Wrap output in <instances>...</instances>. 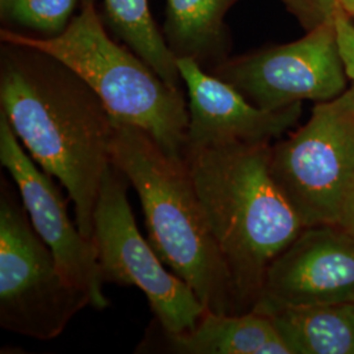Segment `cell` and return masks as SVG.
I'll return each mask as SVG.
<instances>
[{"label":"cell","mask_w":354,"mask_h":354,"mask_svg":"<svg viewBox=\"0 0 354 354\" xmlns=\"http://www.w3.org/2000/svg\"><path fill=\"white\" fill-rule=\"evenodd\" d=\"M0 104L29 155L70 194L76 226L93 241V213L111 165L115 118L99 95L46 53L3 42Z\"/></svg>","instance_id":"1"},{"label":"cell","mask_w":354,"mask_h":354,"mask_svg":"<svg viewBox=\"0 0 354 354\" xmlns=\"http://www.w3.org/2000/svg\"><path fill=\"white\" fill-rule=\"evenodd\" d=\"M270 146L216 143L184 151L230 272L236 314L252 310L269 266L306 228L270 174Z\"/></svg>","instance_id":"2"},{"label":"cell","mask_w":354,"mask_h":354,"mask_svg":"<svg viewBox=\"0 0 354 354\" xmlns=\"http://www.w3.org/2000/svg\"><path fill=\"white\" fill-rule=\"evenodd\" d=\"M111 163L137 192L147 241L163 264L207 311L236 314L230 272L185 160L168 155L143 129L115 120Z\"/></svg>","instance_id":"3"},{"label":"cell","mask_w":354,"mask_h":354,"mask_svg":"<svg viewBox=\"0 0 354 354\" xmlns=\"http://www.w3.org/2000/svg\"><path fill=\"white\" fill-rule=\"evenodd\" d=\"M79 3V13L62 33L32 37L3 29L1 42L61 61L99 95L115 120L143 129L168 155L184 159L189 109L183 91L167 84L136 53L111 39L95 0Z\"/></svg>","instance_id":"4"},{"label":"cell","mask_w":354,"mask_h":354,"mask_svg":"<svg viewBox=\"0 0 354 354\" xmlns=\"http://www.w3.org/2000/svg\"><path fill=\"white\" fill-rule=\"evenodd\" d=\"M88 306V292L66 279L33 227L20 193L1 177L0 327L46 342L58 337Z\"/></svg>","instance_id":"5"},{"label":"cell","mask_w":354,"mask_h":354,"mask_svg":"<svg viewBox=\"0 0 354 354\" xmlns=\"http://www.w3.org/2000/svg\"><path fill=\"white\" fill-rule=\"evenodd\" d=\"M270 174L306 227H342L354 198V115L317 102L310 120L270 146Z\"/></svg>","instance_id":"6"},{"label":"cell","mask_w":354,"mask_h":354,"mask_svg":"<svg viewBox=\"0 0 354 354\" xmlns=\"http://www.w3.org/2000/svg\"><path fill=\"white\" fill-rule=\"evenodd\" d=\"M129 184L112 163L105 169L93 213V241L102 279L143 291L159 327L168 332L187 330L206 308L185 281L165 269L140 235L127 201Z\"/></svg>","instance_id":"7"},{"label":"cell","mask_w":354,"mask_h":354,"mask_svg":"<svg viewBox=\"0 0 354 354\" xmlns=\"http://www.w3.org/2000/svg\"><path fill=\"white\" fill-rule=\"evenodd\" d=\"M212 74L264 109L306 100L332 102L348 89L333 20L294 42L226 59Z\"/></svg>","instance_id":"8"},{"label":"cell","mask_w":354,"mask_h":354,"mask_svg":"<svg viewBox=\"0 0 354 354\" xmlns=\"http://www.w3.org/2000/svg\"><path fill=\"white\" fill-rule=\"evenodd\" d=\"M0 163L17 187L39 238L51 250L66 279L88 292L92 307L105 310L104 279L95 241L82 235L67 213V205L53 176L28 155L0 112Z\"/></svg>","instance_id":"9"},{"label":"cell","mask_w":354,"mask_h":354,"mask_svg":"<svg viewBox=\"0 0 354 354\" xmlns=\"http://www.w3.org/2000/svg\"><path fill=\"white\" fill-rule=\"evenodd\" d=\"M342 302H354V235L337 226H314L270 264L251 311Z\"/></svg>","instance_id":"10"},{"label":"cell","mask_w":354,"mask_h":354,"mask_svg":"<svg viewBox=\"0 0 354 354\" xmlns=\"http://www.w3.org/2000/svg\"><path fill=\"white\" fill-rule=\"evenodd\" d=\"M177 66L189 96V130L185 147L270 143L295 127L302 115V102L281 109L256 106L234 86L206 73L190 57H178Z\"/></svg>","instance_id":"11"},{"label":"cell","mask_w":354,"mask_h":354,"mask_svg":"<svg viewBox=\"0 0 354 354\" xmlns=\"http://www.w3.org/2000/svg\"><path fill=\"white\" fill-rule=\"evenodd\" d=\"M136 353L291 354L272 319L256 311H205L192 328L168 332L152 320Z\"/></svg>","instance_id":"12"},{"label":"cell","mask_w":354,"mask_h":354,"mask_svg":"<svg viewBox=\"0 0 354 354\" xmlns=\"http://www.w3.org/2000/svg\"><path fill=\"white\" fill-rule=\"evenodd\" d=\"M266 315L291 354H354V302L286 307Z\"/></svg>","instance_id":"13"},{"label":"cell","mask_w":354,"mask_h":354,"mask_svg":"<svg viewBox=\"0 0 354 354\" xmlns=\"http://www.w3.org/2000/svg\"><path fill=\"white\" fill-rule=\"evenodd\" d=\"M234 0H167V44L198 64L226 61L225 16Z\"/></svg>","instance_id":"14"},{"label":"cell","mask_w":354,"mask_h":354,"mask_svg":"<svg viewBox=\"0 0 354 354\" xmlns=\"http://www.w3.org/2000/svg\"><path fill=\"white\" fill-rule=\"evenodd\" d=\"M105 11L117 36L167 84L181 89L176 55L155 26L147 0H105Z\"/></svg>","instance_id":"15"},{"label":"cell","mask_w":354,"mask_h":354,"mask_svg":"<svg viewBox=\"0 0 354 354\" xmlns=\"http://www.w3.org/2000/svg\"><path fill=\"white\" fill-rule=\"evenodd\" d=\"M79 0H0L1 16L20 26L57 36L70 21Z\"/></svg>","instance_id":"16"},{"label":"cell","mask_w":354,"mask_h":354,"mask_svg":"<svg viewBox=\"0 0 354 354\" xmlns=\"http://www.w3.org/2000/svg\"><path fill=\"white\" fill-rule=\"evenodd\" d=\"M333 26L336 44L342 66L348 79L352 82L351 88L346 89L333 102L345 113L354 115V21L351 15L339 8L333 16Z\"/></svg>","instance_id":"17"},{"label":"cell","mask_w":354,"mask_h":354,"mask_svg":"<svg viewBox=\"0 0 354 354\" xmlns=\"http://www.w3.org/2000/svg\"><path fill=\"white\" fill-rule=\"evenodd\" d=\"M306 30L333 20L340 8L337 0H281Z\"/></svg>","instance_id":"18"},{"label":"cell","mask_w":354,"mask_h":354,"mask_svg":"<svg viewBox=\"0 0 354 354\" xmlns=\"http://www.w3.org/2000/svg\"><path fill=\"white\" fill-rule=\"evenodd\" d=\"M342 228H344V230H346V231H349L351 234H353L354 235V198L353 203L351 205L349 213H348V216H346V219H345V223H344Z\"/></svg>","instance_id":"19"},{"label":"cell","mask_w":354,"mask_h":354,"mask_svg":"<svg viewBox=\"0 0 354 354\" xmlns=\"http://www.w3.org/2000/svg\"><path fill=\"white\" fill-rule=\"evenodd\" d=\"M340 8H342L348 15L354 12V0H337Z\"/></svg>","instance_id":"20"},{"label":"cell","mask_w":354,"mask_h":354,"mask_svg":"<svg viewBox=\"0 0 354 354\" xmlns=\"http://www.w3.org/2000/svg\"><path fill=\"white\" fill-rule=\"evenodd\" d=\"M351 17H352V19H353V21H354V12L352 13V15H351Z\"/></svg>","instance_id":"21"}]
</instances>
